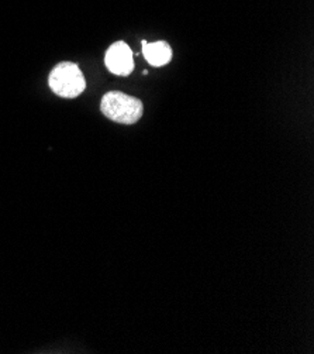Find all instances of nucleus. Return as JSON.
Returning a JSON list of instances; mask_svg holds the SVG:
<instances>
[{
	"label": "nucleus",
	"mask_w": 314,
	"mask_h": 354,
	"mask_svg": "<svg viewBox=\"0 0 314 354\" xmlns=\"http://www.w3.org/2000/svg\"><path fill=\"white\" fill-rule=\"evenodd\" d=\"M100 111L108 119L116 123L134 124L141 119L144 113V104L134 96L112 91L101 97Z\"/></svg>",
	"instance_id": "obj_1"
},
{
	"label": "nucleus",
	"mask_w": 314,
	"mask_h": 354,
	"mask_svg": "<svg viewBox=\"0 0 314 354\" xmlns=\"http://www.w3.org/2000/svg\"><path fill=\"white\" fill-rule=\"evenodd\" d=\"M48 85L51 91L66 99L78 97L86 89V81L81 68L74 62H61L50 74Z\"/></svg>",
	"instance_id": "obj_2"
},
{
	"label": "nucleus",
	"mask_w": 314,
	"mask_h": 354,
	"mask_svg": "<svg viewBox=\"0 0 314 354\" xmlns=\"http://www.w3.org/2000/svg\"><path fill=\"white\" fill-rule=\"evenodd\" d=\"M104 64L112 74L127 77L134 69V54L124 41H117L109 47L104 55Z\"/></svg>",
	"instance_id": "obj_3"
},
{
	"label": "nucleus",
	"mask_w": 314,
	"mask_h": 354,
	"mask_svg": "<svg viewBox=\"0 0 314 354\" xmlns=\"http://www.w3.org/2000/svg\"><path fill=\"white\" fill-rule=\"evenodd\" d=\"M143 54L153 66H164L172 59V48L166 41L147 43L143 40Z\"/></svg>",
	"instance_id": "obj_4"
}]
</instances>
